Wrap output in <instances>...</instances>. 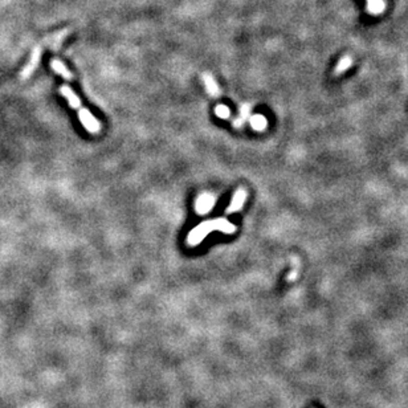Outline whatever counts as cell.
<instances>
[{
    "instance_id": "obj_6",
    "label": "cell",
    "mask_w": 408,
    "mask_h": 408,
    "mask_svg": "<svg viewBox=\"0 0 408 408\" xmlns=\"http://www.w3.org/2000/svg\"><path fill=\"white\" fill-rule=\"evenodd\" d=\"M202 78H203V82H204V85H206V89H207V92H208V94L212 95V97H219L220 89H219V85L216 84L215 78L212 77L210 73H203Z\"/></svg>"
},
{
    "instance_id": "obj_4",
    "label": "cell",
    "mask_w": 408,
    "mask_h": 408,
    "mask_svg": "<svg viewBox=\"0 0 408 408\" xmlns=\"http://www.w3.org/2000/svg\"><path fill=\"white\" fill-rule=\"evenodd\" d=\"M215 203L216 198L212 193L204 192L196 200V211H198L199 214H207L208 211H211L215 207Z\"/></svg>"
},
{
    "instance_id": "obj_7",
    "label": "cell",
    "mask_w": 408,
    "mask_h": 408,
    "mask_svg": "<svg viewBox=\"0 0 408 408\" xmlns=\"http://www.w3.org/2000/svg\"><path fill=\"white\" fill-rule=\"evenodd\" d=\"M250 114H251V106L250 105H243L240 108V116L237 117L236 120L233 121V127L236 129H240L243 127V125L245 124V121L250 120Z\"/></svg>"
},
{
    "instance_id": "obj_2",
    "label": "cell",
    "mask_w": 408,
    "mask_h": 408,
    "mask_svg": "<svg viewBox=\"0 0 408 408\" xmlns=\"http://www.w3.org/2000/svg\"><path fill=\"white\" fill-rule=\"evenodd\" d=\"M40 59H41V47L37 45L32 51V55H31L30 61L27 63V65L23 68V70L20 72V80H28V78L33 74V72L37 69L40 64Z\"/></svg>"
},
{
    "instance_id": "obj_10",
    "label": "cell",
    "mask_w": 408,
    "mask_h": 408,
    "mask_svg": "<svg viewBox=\"0 0 408 408\" xmlns=\"http://www.w3.org/2000/svg\"><path fill=\"white\" fill-rule=\"evenodd\" d=\"M215 114L219 118H221V120H228L231 117V110L227 106H224V105H218L215 109Z\"/></svg>"
},
{
    "instance_id": "obj_9",
    "label": "cell",
    "mask_w": 408,
    "mask_h": 408,
    "mask_svg": "<svg viewBox=\"0 0 408 408\" xmlns=\"http://www.w3.org/2000/svg\"><path fill=\"white\" fill-rule=\"evenodd\" d=\"M293 262H294V267H293V271L290 272L286 277V281L289 282H293L298 279V275H300V260L297 257H293Z\"/></svg>"
},
{
    "instance_id": "obj_8",
    "label": "cell",
    "mask_w": 408,
    "mask_h": 408,
    "mask_svg": "<svg viewBox=\"0 0 408 408\" xmlns=\"http://www.w3.org/2000/svg\"><path fill=\"white\" fill-rule=\"evenodd\" d=\"M250 122L251 126H252L253 130H256V131H264L268 126L267 118L264 116H261V114H256V116L250 117Z\"/></svg>"
},
{
    "instance_id": "obj_11",
    "label": "cell",
    "mask_w": 408,
    "mask_h": 408,
    "mask_svg": "<svg viewBox=\"0 0 408 408\" xmlns=\"http://www.w3.org/2000/svg\"><path fill=\"white\" fill-rule=\"evenodd\" d=\"M351 64V61L348 60V59H346V60H344L342 63H340V65H338V68H337V73H342L344 70H346V69L348 68V65Z\"/></svg>"
},
{
    "instance_id": "obj_5",
    "label": "cell",
    "mask_w": 408,
    "mask_h": 408,
    "mask_svg": "<svg viewBox=\"0 0 408 408\" xmlns=\"http://www.w3.org/2000/svg\"><path fill=\"white\" fill-rule=\"evenodd\" d=\"M51 68L55 73L63 76V78H65L66 81H72V80L74 78L73 73H72V72H70V70L65 66L64 63H61V61L57 60V59H52Z\"/></svg>"
},
{
    "instance_id": "obj_3",
    "label": "cell",
    "mask_w": 408,
    "mask_h": 408,
    "mask_svg": "<svg viewBox=\"0 0 408 408\" xmlns=\"http://www.w3.org/2000/svg\"><path fill=\"white\" fill-rule=\"evenodd\" d=\"M247 198H248V191H247L245 188H243V187L237 188L236 192L233 193L232 200H231V203H229V206H228L227 210H225V214L229 215V214L239 212V211L243 208V206H244Z\"/></svg>"
},
{
    "instance_id": "obj_1",
    "label": "cell",
    "mask_w": 408,
    "mask_h": 408,
    "mask_svg": "<svg viewBox=\"0 0 408 408\" xmlns=\"http://www.w3.org/2000/svg\"><path fill=\"white\" fill-rule=\"evenodd\" d=\"M214 231H220V232L231 235V233L236 232V225L231 221H228L225 218L203 221V223L198 224L196 227L189 231L188 236H187V245L188 247H196Z\"/></svg>"
}]
</instances>
